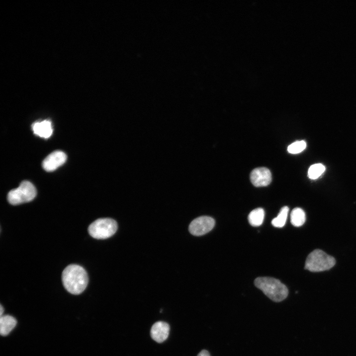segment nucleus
I'll return each mask as SVG.
<instances>
[{"mask_svg":"<svg viewBox=\"0 0 356 356\" xmlns=\"http://www.w3.org/2000/svg\"><path fill=\"white\" fill-rule=\"evenodd\" d=\"M62 280L65 288L70 293L78 295L87 286L88 276L85 269L77 265H70L63 271Z\"/></svg>","mask_w":356,"mask_h":356,"instance_id":"obj_1","label":"nucleus"},{"mask_svg":"<svg viewBox=\"0 0 356 356\" xmlns=\"http://www.w3.org/2000/svg\"><path fill=\"white\" fill-rule=\"evenodd\" d=\"M255 285L270 299L279 302L288 296L287 287L280 280L269 277H259L254 281Z\"/></svg>","mask_w":356,"mask_h":356,"instance_id":"obj_2","label":"nucleus"},{"mask_svg":"<svg viewBox=\"0 0 356 356\" xmlns=\"http://www.w3.org/2000/svg\"><path fill=\"white\" fill-rule=\"evenodd\" d=\"M335 259L322 250L315 249L308 256L305 268L312 272L328 270L335 264Z\"/></svg>","mask_w":356,"mask_h":356,"instance_id":"obj_3","label":"nucleus"},{"mask_svg":"<svg viewBox=\"0 0 356 356\" xmlns=\"http://www.w3.org/2000/svg\"><path fill=\"white\" fill-rule=\"evenodd\" d=\"M117 228V223L113 219L101 218L95 220L89 225L88 231L94 238L104 239L114 235Z\"/></svg>","mask_w":356,"mask_h":356,"instance_id":"obj_4","label":"nucleus"},{"mask_svg":"<svg viewBox=\"0 0 356 356\" xmlns=\"http://www.w3.org/2000/svg\"><path fill=\"white\" fill-rule=\"evenodd\" d=\"M37 191L34 185L27 180L23 181L19 186L10 190L7 195V200L13 205L28 202L34 199Z\"/></svg>","mask_w":356,"mask_h":356,"instance_id":"obj_5","label":"nucleus"},{"mask_svg":"<svg viewBox=\"0 0 356 356\" xmlns=\"http://www.w3.org/2000/svg\"><path fill=\"white\" fill-rule=\"evenodd\" d=\"M215 224L214 219L209 216H201L193 220L188 227L190 233L194 236H201L211 231Z\"/></svg>","mask_w":356,"mask_h":356,"instance_id":"obj_6","label":"nucleus"},{"mask_svg":"<svg viewBox=\"0 0 356 356\" xmlns=\"http://www.w3.org/2000/svg\"><path fill=\"white\" fill-rule=\"evenodd\" d=\"M67 159L66 154L62 151H55L49 154L43 162V168L47 172L55 170L63 165Z\"/></svg>","mask_w":356,"mask_h":356,"instance_id":"obj_7","label":"nucleus"},{"mask_svg":"<svg viewBox=\"0 0 356 356\" xmlns=\"http://www.w3.org/2000/svg\"><path fill=\"white\" fill-rule=\"evenodd\" d=\"M271 174L265 167L257 168L251 172L250 180L252 184L257 187L268 185L271 181Z\"/></svg>","mask_w":356,"mask_h":356,"instance_id":"obj_8","label":"nucleus"},{"mask_svg":"<svg viewBox=\"0 0 356 356\" xmlns=\"http://www.w3.org/2000/svg\"><path fill=\"white\" fill-rule=\"evenodd\" d=\"M170 329V326L167 322L161 321L156 322L151 327V337L156 342L162 343L167 339Z\"/></svg>","mask_w":356,"mask_h":356,"instance_id":"obj_9","label":"nucleus"},{"mask_svg":"<svg viewBox=\"0 0 356 356\" xmlns=\"http://www.w3.org/2000/svg\"><path fill=\"white\" fill-rule=\"evenodd\" d=\"M32 129L36 135L45 138L49 137L53 132L51 123L48 120L35 122Z\"/></svg>","mask_w":356,"mask_h":356,"instance_id":"obj_10","label":"nucleus"},{"mask_svg":"<svg viewBox=\"0 0 356 356\" xmlns=\"http://www.w3.org/2000/svg\"><path fill=\"white\" fill-rule=\"evenodd\" d=\"M16 319L12 316L4 315L0 317V333L1 336L7 335L16 326Z\"/></svg>","mask_w":356,"mask_h":356,"instance_id":"obj_11","label":"nucleus"},{"mask_svg":"<svg viewBox=\"0 0 356 356\" xmlns=\"http://www.w3.org/2000/svg\"><path fill=\"white\" fill-rule=\"evenodd\" d=\"M265 211L261 208H256L252 210L248 215V219L249 223L253 226L261 225L264 221Z\"/></svg>","mask_w":356,"mask_h":356,"instance_id":"obj_12","label":"nucleus"},{"mask_svg":"<svg viewBox=\"0 0 356 356\" xmlns=\"http://www.w3.org/2000/svg\"><path fill=\"white\" fill-rule=\"evenodd\" d=\"M290 221L295 226H302L306 221V214L304 210L300 208L293 209L290 214Z\"/></svg>","mask_w":356,"mask_h":356,"instance_id":"obj_13","label":"nucleus"},{"mask_svg":"<svg viewBox=\"0 0 356 356\" xmlns=\"http://www.w3.org/2000/svg\"><path fill=\"white\" fill-rule=\"evenodd\" d=\"M288 212L289 208L287 206L283 207L280 209L277 216L272 220V225L278 228L283 227L286 222Z\"/></svg>","mask_w":356,"mask_h":356,"instance_id":"obj_14","label":"nucleus"},{"mask_svg":"<svg viewBox=\"0 0 356 356\" xmlns=\"http://www.w3.org/2000/svg\"><path fill=\"white\" fill-rule=\"evenodd\" d=\"M325 170L324 166L321 164H313L308 170V177L311 179H316L323 174Z\"/></svg>","mask_w":356,"mask_h":356,"instance_id":"obj_15","label":"nucleus"},{"mask_svg":"<svg viewBox=\"0 0 356 356\" xmlns=\"http://www.w3.org/2000/svg\"><path fill=\"white\" fill-rule=\"evenodd\" d=\"M306 147V143L304 140L295 141L288 146L287 150L291 154H297L303 151Z\"/></svg>","mask_w":356,"mask_h":356,"instance_id":"obj_16","label":"nucleus"},{"mask_svg":"<svg viewBox=\"0 0 356 356\" xmlns=\"http://www.w3.org/2000/svg\"><path fill=\"white\" fill-rule=\"evenodd\" d=\"M197 356H210V355L208 351L203 350L198 354Z\"/></svg>","mask_w":356,"mask_h":356,"instance_id":"obj_17","label":"nucleus"},{"mask_svg":"<svg viewBox=\"0 0 356 356\" xmlns=\"http://www.w3.org/2000/svg\"><path fill=\"white\" fill-rule=\"evenodd\" d=\"M4 312V309L2 306L1 305H0V315L2 316L3 312Z\"/></svg>","mask_w":356,"mask_h":356,"instance_id":"obj_18","label":"nucleus"}]
</instances>
